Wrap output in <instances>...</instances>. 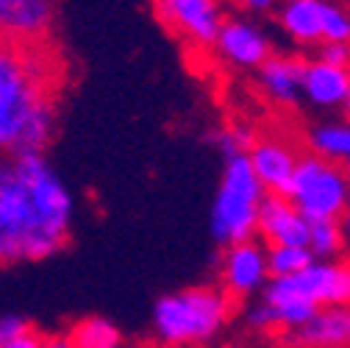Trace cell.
I'll use <instances>...</instances> for the list:
<instances>
[{
  "label": "cell",
  "instance_id": "6da1fadb",
  "mask_svg": "<svg viewBox=\"0 0 350 348\" xmlns=\"http://www.w3.org/2000/svg\"><path fill=\"white\" fill-rule=\"evenodd\" d=\"M72 195L42 153L0 162V265L42 262L70 243Z\"/></svg>",
  "mask_w": 350,
  "mask_h": 348
},
{
  "label": "cell",
  "instance_id": "7a4b0ae2",
  "mask_svg": "<svg viewBox=\"0 0 350 348\" xmlns=\"http://www.w3.org/2000/svg\"><path fill=\"white\" fill-rule=\"evenodd\" d=\"M56 128V98L48 53L39 42L0 39V153L33 156Z\"/></svg>",
  "mask_w": 350,
  "mask_h": 348
},
{
  "label": "cell",
  "instance_id": "3957f363",
  "mask_svg": "<svg viewBox=\"0 0 350 348\" xmlns=\"http://www.w3.org/2000/svg\"><path fill=\"white\" fill-rule=\"evenodd\" d=\"M234 312H237L234 303L223 290L189 287L156 301L153 329H156V337L170 348L203 345L220 332V326Z\"/></svg>",
  "mask_w": 350,
  "mask_h": 348
},
{
  "label": "cell",
  "instance_id": "277c9868",
  "mask_svg": "<svg viewBox=\"0 0 350 348\" xmlns=\"http://www.w3.org/2000/svg\"><path fill=\"white\" fill-rule=\"evenodd\" d=\"M265 201V187L256 179L250 156H234L226 164L223 184L214 201L211 229L220 245L231 248L247 243L258 229V206Z\"/></svg>",
  "mask_w": 350,
  "mask_h": 348
},
{
  "label": "cell",
  "instance_id": "5b68a950",
  "mask_svg": "<svg viewBox=\"0 0 350 348\" xmlns=\"http://www.w3.org/2000/svg\"><path fill=\"white\" fill-rule=\"evenodd\" d=\"M292 201L306 221H339L342 212V179L331 167L328 153L297 164L292 179Z\"/></svg>",
  "mask_w": 350,
  "mask_h": 348
},
{
  "label": "cell",
  "instance_id": "8992f818",
  "mask_svg": "<svg viewBox=\"0 0 350 348\" xmlns=\"http://www.w3.org/2000/svg\"><path fill=\"white\" fill-rule=\"evenodd\" d=\"M153 12L175 36H187L198 48L217 45V36L226 23L220 6L211 0H161Z\"/></svg>",
  "mask_w": 350,
  "mask_h": 348
},
{
  "label": "cell",
  "instance_id": "52a82bcc",
  "mask_svg": "<svg viewBox=\"0 0 350 348\" xmlns=\"http://www.w3.org/2000/svg\"><path fill=\"white\" fill-rule=\"evenodd\" d=\"M261 240H265L267 251H281V248H303L312 243V229L306 223V217L295 206L292 198L284 195H265L258 206V229Z\"/></svg>",
  "mask_w": 350,
  "mask_h": 348
},
{
  "label": "cell",
  "instance_id": "ba28073f",
  "mask_svg": "<svg viewBox=\"0 0 350 348\" xmlns=\"http://www.w3.org/2000/svg\"><path fill=\"white\" fill-rule=\"evenodd\" d=\"M265 279H267V259L253 240L226 248V253H223V284H226V290L223 293L234 303V310H239L242 301Z\"/></svg>",
  "mask_w": 350,
  "mask_h": 348
},
{
  "label": "cell",
  "instance_id": "9c48e42d",
  "mask_svg": "<svg viewBox=\"0 0 350 348\" xmlns=\"http://www.w3.org/2000/svg\"><path fill=\"white\" fill-rule=\"evenodd\" d=\"M56 20V6L45 0H0V39L42 42Z\"/></svg>",
  "mask_w": 350,
  "mask_h": 348
},
{
  "label": "cell",
  "instance_id": "30bf717a",
  "mask_svg": "<svg viewBox=\"0 0 350 348\" xmlns=\"http://www.w3.org/2000/svg\"><path fill=\"white\" fill-rule=\"evenodd\" d=\"M214 48H217V56L237 64V67H261L273 56L267 39L253 25H247L237 17H226Z\"/></svg>",
  "mask_w": 350,
  "mask_h": 348
},
{
  "label": "cell",
  "instance_id": "8fae6325",
  "mask_svg": "<svg viewBox=\"0 0 350 348\" xmlns=\"http://www.w3.org/2000/svg\"><path fill=\"white\" fill-rule=\"evenodd\" d=\"M312 64L300 56H270L261 64V92L281 109L295 106V86L306 81Z\"/></svg>",
  "mask_w": 350,
  "mask_h": 348
},
{
  "label": "cell",
  "instance_id": "7c38bea8",
  "mask_svg": "<svg viewBox=\"0 0 350 348\" xmlns=\"http://www.w3.org/2000/svg\"><path fill=\"white\" fill-rule=\"evenodd\" d=\"M323 14L325 6L323 3H312V0H297L289 3L281 14L284 28L300 39V42H312V39H323Z\"/></svg>",
  "mask_w": 350,
  "mask_h": 348
},
{
  "label": "cell",
  "instance_id": "4fadbf2b",
  "mask_svg": "<svg viewBox=\"0 0 350 348\" xmlns=\"http://www.w3.org/2000/svg\"><path fill=\"white\" fill-rule=\"evenodd\" d=\"M70 340L75 348H122V334L120 329L98 315H90L72 326Z\"/></svg>",
  "mask_w": 350,
  "mask_h": 348
},
{
  "label": "cell",
  "instance_id": "5bb4252c",
  "mask_svg": "<svg viewBox=\"0 0 350 348\" xmlns=\"http://www.w3.org/2000/svg\"><path fill=\"white\" fill-rule=\"evenodd\" d=\"M306 90L320 103H331L342 98L350 90V78L345 75L342 67H328V64H314L306 75Z\"/></svg>",
  "mask_w": 350,
  "mask_h": 348
},
{
  "label": "cell",
  "instance_id": "9a60e30c",
  "mask_svg": "<svg viewBox=\"0 0 350 348\" xmlns=\"http://www.w3.org/2000/svg\"><path fill=\"white\" fill-rule=\"evenodd\" d=\"M309 268H312V256L303 248H281V251H273L270 259H267V276L273 282L297 276V273L309 271Z\"/></svg>",
  "mask_w": 350,
  "mask_h": 348
},
{
  "label": "cell",
  "instance_id": "2e32d148",
  "mask_svg": "<svg viewBox=\"0 0 350 348\" xmlns=\"http://www.w3.org/2000/svg\"><path fill=\"white\" fill-rule=\"evenodd\" d=\"M312 229V243L320 253H331L342 248V234H339V221H306Z\"/></svg>",
  "mask_w": 350,
  "mask_h": 348
},
{
  "label": "cell",
  "instance_id": "e0dca14e",
  "mask_svg": "<svg viewBox=\"0 0 350 348\" xmlns=\"http://www.w3.org/2000/svg\"><path fill=\"white\" fill-rule=\"evenodd\" d=\"M314 148L323 153H350V132H336V128H325V132L314 134Z\"/></svg>",
  "mask_w": 350,
  "mask_h": 348
},
{
  "label": "cell",
  "instance_id": "ac0fdd59",
  "mask_svg": "<svg viewBox=\"0 0 350 348\" xmlns=\"http://www.w3.org/2000/svg\"><path fill=\"white\" fill-rule=\"evenodd\" d=\"M323 39H328L331 45L350 39V25L345 23V17L336 9H328V6H325V14H323Z\"/></svg>",
  "mask_w": 350,
  "mask_h": 348
},
{
  "label": "cell",
  "instance_id": "d6986e66",
  "mask_svg": "<svg viewBox=\"0 0 350 348\" xmlns=\"http://www.w3.org/2000/svg\"><path fill=\"white\" fill-rule=\"evenodd\" d=\"M31 326L23 321V318H17V315H3L0 318V348H6L14 337H20L23 332H28Z\"/></svg>",
  "mask_w": 350,
  "mask_h": 348
},
{
  "label": "cell",
  "instance_id": "ffe728a7",
  "mask_svg": "<svg viewBox=\"0 0 350 348\" xmlns=\"http://www.w3.org/2000/svg\"><path fill=\"white\" fill-rule=\"evenodd\" d=\"M45 343H48V337H45V334H39V332L31 326V329L23 332L20 337H14L6 348H45Z\"/></svg>",
  "mask_w": 350,
  "mask_h": 348
},
{
  "label": "cell",
  "instance_id": "44dd1931",
  "mask_svg": "<svg viewBox=\"0 0 350 348\" xmlns=\"http://www.w3.org/2000/svg\"><path fill=\"white\" fill-rule=\"evenodd\" d=\"M45 348H75V345H72L70 337H59V334H56V337H48Z\"/></svg>",
  "mask_w": 350,
  "mask_h": 348
},
{
  "label": "cell",
  "instance_id": "7402d4cb",
  "mask_svg": "<svg viewBox=\"0 0 350 348\" xmlns=\"http://www.w3.org/2000/svg\"><path fill=\"white\" fill-rule=\"evenodd\" d=\"M345 221H347V223H350V212H347V214H345Z\"/></svg>",
  "mask_w": 350,
  "mask_h": 348
},
{
  "label": "cell",
  "instance_id": "603a6c76",
  "mask_svg": "<svg viewBox=\"0 0 350 348\" xmlns=\"http://www.w3.org/2000/svg\"><path fill=\"white\" fill-rule=\"evenodd\" d=\"M347 117H350V101H347Z\"/></svg>",
  "mask_w": 350,
  "mask_h": 348
},
{
  "label": "cell",
  "instance_id": "cb8c5ba5",
  "mask_svg": "<svg viewBox=\"0 0 350 348\" xmlns=\"http://www.w3.org/2000/svg\"><path fill=\"white\" fill-rule=\"evenodd\" d=\"M347 9H350V6H347Z\"/></svg>",
  "mask_w": 350,
  "mask_h": 348
}]
</instances>
